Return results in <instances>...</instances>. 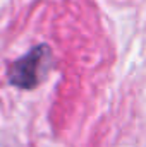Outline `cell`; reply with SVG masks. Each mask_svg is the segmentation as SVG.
Returning a JSON list of instances; mask_svg holds the SVG:
<instances>
[{
  "label": "cell",
  "mask_w": 146,
  "mask_h": 147,
  "mask_svg": "<svg viewBox=\"0 0 146 147\" xmlns=\"http://www.w3.org/2000/svg\"><path fill=\"white\" fill-rule=\"evenodd\" d=\"M52 63V53L46 46L40 45L28 55L19 58L9 70V80L21 89H33L43 80Z\"/></svg>",
  "instance_id": "1"
}]
</instances>
